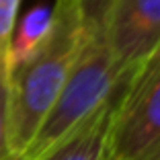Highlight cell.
<instances>
[{
    "instance_id": "5",
    "label": "cell",
    "mask_w": 160,
    "mask_h": 160,
    "mask_svg": "<svg viewBox=\"0 0 160 160\" xmlns=\"http://www.w3.org/2000/svg\"><path fill=\"white\" fill-rule=\"evenodd\" d=\"M132 72V70H129ZM127 72V74H129ZM127 74L121 78L113 94L105 101V105L84 123L76 129L68 140H64L52 154L43 160H105L107 156V142H109V132H111V121H113L115 105H117L119 92L123 88Z\"/></svg>"
},
{
    "instance_id": "6",
    "label": "cell",
    "mask_w": 160,
    "mask_h": 160,
    "mask_svg": "<svg viewBox=\"0 0 160 160\" xmlns=\"http://www.w3.org/2000/svg\"><path fill=\"white\" fill-rule=\"evenodd\" d=\"M52 23H53V6L45 4L33 6L21 19H17L12 35L8 39V47H6L8 72L19 68L23 62H27L41 47V43L47 39V35L52 31Z\"/></svg>"
},
{
    "instance_id": "8",
    "label": "cell",
    "mask_w": 160,
    "mask_h": 160,
    "mask_svg": "<svg viewBox=\"0 0 160 160\" xmlns=\"http://www.w3.org/2000/svg\"><path fill=\"white\" fill-rule=\"evenodd\" d=\"M21 2L23 0H0V52L8 47V39L19 19Z\"/></svg>"
},
{
    "instance_id": "7",
    "label": "cell",
    "mask_w": 160,
    "mask_h": 160,
    "mask_svg": "<svg viewBox=\"0 0 160 160\" xmlns=\"http://www.w3.org/2000/svg\"><path fill=\"white\" fill-rule=\"evenodd\" d=\"M8 90L10 72L6 64V49L0 52V160H8Z\"/></svg>"
},
{
    "instance_id": "2",
    "label": "cell",
    "mask_w": 160,
    "mask_h": 160,
    "mask_svg": "<svg viewBox=\"0 0 160 160\" xmlns=\"http://www.w3.org/2000/svg\"><path fill=\"white\" fill-rule=\"evenodd\" d=\"M125 74L127 72L117 66L107 45L99 10L90 8L88 4L86 35L68 80L27 148L12 160L47 158L62 142L68 140L103 107Z\"/></svg>"
},
{
    "instance_id": "10",
    "label": "cell",
    "mask_w": 160,
    "mask_h": 160,
    "mask_svg": "<svg viewBox=\"0 0 160 160\" xmlns=\"http://www.w3.org/2000/svg\"><path fill=\"white\" fill-rule=\"evenodd\" d=\"M148 160H160V154H156V156H152V158H148Z\"/></svg>"
},
{
    "instance_id": "4",
    "label": "cell",
    "mask_w": 160,
    "mask_h": 160,
    "mask_svg": "<svg viewBox=\"0 0 160 160\" xmlns=\"http://www.w3.org/2000/svg\"><path fill=\"white\" fill-rule=\"evenodd\" d=\"M99 17L107 45L123 72L140 68L160 47V0H107Z\"/></svg>"
},
{
    "instance_id": "9",
    "label": "cell",
    "mask_w": 160,
    "mask_h": 160,
    "mask_svg": "<svg viewBox=\"0 0 160 160\" xmlns=\"http://www.w3.org/2000/svg\"><path fill=\"white\" fill-rule=\"evenodd\" d=\"M88 4H103V2H107V0H86Z\"/></svg>"
},
{
    "instance_id": "1",
    "label": "cell",
    "mask_w": 160,
    "mask_h": 160,
    "mask_svg": "<svg viewBox=\"0 0 160 160\" xmlns=\"http://www.w3.org/2000/svg\"><path fill=\"white\" fill-rule=\"evenodd\" d=\"M86 0H56L53 23L37 52L10 72L8 150L17 158L35 136L68 80L86 35Z\"/></svg>"
},
{
    "instance_id": "3",
    "label": "cell",
    "mask_w": 160,
    "mask_h": 160,
    "mask_svg": "<svg viewBox=\"0 0 160 160\" xmlns=\"http://www.w3.org/2000/svg\"><path fill=\"white\" fill-rule=\"evenodd\" d=\"M156 154H160V47L123 82L105 160H148Z\"/></svg>"
}]
</instances>
